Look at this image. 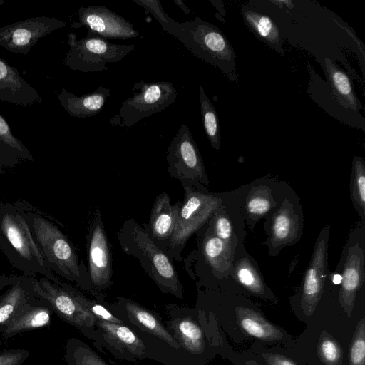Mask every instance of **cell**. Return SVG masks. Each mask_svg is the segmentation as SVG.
Masks as SVG:
<instances>
[{
    "label": "cell",
    "instance_id": "cell-1",
    "mask_svg": "<svg viewBox=\"0 0 365 365\" xmlns=\"http://www.w3.org/2000/svg\"><path fill=\"white\" fill-rule=\"evenodd\" d=\"M158 21L163 30L180 41L192 54L239 82L236 54L229 40L215 25L196 16L192 21H175L158 0H133Z\"/></svg>",
    "mask_w": 365,
    "mask_h": 365
},
{
    "label": "cell",
    "instance_id": "cell-2",
    "mask_svg": "<svg viewBox=\"0 0 365 365\" xmlns=\"http://www.w3.org/2000/svg\"><path fill=\"white\" fill-rule=\"evenodd\" d=\"M41 252L46 267L81 286L88 283L87 271L81 264L75 247L58 227L31 205L16 202Z\"/></svg>",
    "mask_w": 365,
    "mask_h": 365
},
{
    "label": "cell",
    "instance_id": "cell-3",
    "mask_svg": "<svg viewBox=\"0 0 365 365\" xmlns=\"http://www.w3.org/2000/svg\"><path fill=\"white\" fill-rule=\"evenodd\" d=\"M0 250L23 275L62 282L46 266L31 230L15 203L0 204Z\"/></svg>",
    "mask_w": 365,
    "mask_h": 365
},
{
    "label": "cell",
    "instance_id": "cell-4",
    "mask_svg": "<svg viewBox=\"0 0 365 365\" xmlns=\"http://www.w3.org/2000/svg\"><path fill=\"white\" fill-rule=\"evenodd\" d=\"M117 237L122 250L138 259L145 272L163 292L182 296V287L172 259L142 226L128 219L120 227Z\"/></svg>",
    "mask_w": 365,
    "mask_h": 365
},
{
    "label": "cell",
    "instance_id": "cell-5",
    "mask_svg": "<svg viewBox=\"0 0 365 365\" xmlns=\"http://www.w3.org/2000/svg\"><path fill=\"white\" fill-rule=\"evenodd\" d=\"M133 95L123 102L118 113L109 124L113 127L128 128L143 118L160 113L177 98V91L169 81L145 82L133 85Z\"/></svg>",
    "mask_w": 365,
    "mask_h": 365
},
{
    "label": "cell",
    "instance_id": "cell-6",
    "mask_svg": "<svg viewBox=\"0 0 365 365\" xmlns=\"http://www.w3.org/2000/svg\"><path fill=\"white\" fill-rule=\"evenodd\" d=\"M69 51L64 64L72 70L88 73L106 71L109 63H116L135 49L134 45H120L91 32L81 39L70 33L68 35Z\"/></svg>",
    "mask_w": 365,
    "mask_h": 365
},
{
    "label": "cell",
    "instance_id": "cell-7",
    "mask_svg": "<svg viewBox=\"0 0 365 365\" xmlns=\"http://www.w3.org/2000/svg\"><path fill=\"white\" fill-rule=\"evenodd\" d=\"M221 200L192 187H184L173 234L165 252L180 260L181 252L189 238L197 231L220 205Z\"/></svg>",
    "mask_w": 365,
    "mask_h": 365
},
{
    "label": "cell",
    "instance_id": "cell-8",
    "mask_svg": "<svg viewBox=\"0 0 365 365\" xmlns=\"http://www.w3.org/2000/svg\"><path fill=\"white\" fill-rule=\"evenodd\" d=\"M166 160L169 175L181 182L183 187H192L201 191L208 185L205 167L195 141L183 124L171 140Z\"/></svg>",
    "mask_w": 365,
    "mask_h": 365
},
{
    "label": "cell",
    "instance_id": "cell-9",
    "mask_svg": "<svg viewBox=\"0 0 365 365\" xmlns=\"http://www.w3.org/2000/svg\"><path fill=\"white\" fill-rule=\"evenodd\" d=\"M34 296L42 299L63 319L82 331H92L97 319L74 297L71 287L41 277H31Z\"/></svg>",
    "mask_w": 365,
    "mask_h": 365
},
{
    "label": "cell",
    "instance_id": "cell-10",
    "mask_svg": "<svg viewBox=\"0 0 365 365\" xmlns=\"http://www.w3.org/2000/svg\"><path fill=\"white\" fill-rule=\"evenodd\" d=\"M88 283L106 289L113 282L112 255L101 212L95 213L86 235Z\"/></svg>",
    "mask_w": 365,
    "mask_h": 365
},
{
    "label": "cell",
    "instance_id": "cell-11",
    "mask_svg": "<svg viewBox=\"0 0 365 365\" xmlns=\"http://www.w3.org/2000/svg\"><path fill=\"white\" fill-rule=\"evenodd\" d=\"M66 26L55 17L36 16L0 27V46L16 53L26 54L41 38Z\"/></svg>",
    "mask_w": 365,
    "mask_h": 365
},
{
    "label": "cell",
    "instance_id": "cell-12",
    "mask_svg": "<svg viewBox=\"0 0 365 365\" xmlns=\"http://www.w3.org/2000/svg\"><path fill=\"white\" fill-rule=\"evenodd\" d=\"M78 21L71 27H86L91 32L108 39L126 40L139 36L134 26L123 16L104 6H81L78 11Z\"/></svg>",
    "mask_w": 365,
    "mask_h": 365
},
{
    "label": "cell",
    "instance_id": "cell-13",
    "mask_svg": "<svg viewBox=\"0 0 365 365\" xmlns=\"http://www.w3.org/2000/svg\"><path fill=\"white\" fill-rule=\"evenodd\" d=\"M327 236L328 230L324 229L318 237L304 276L301 304L303 312L307 316L314 311L323 290L326 278Z\"/></svg>",
    "mask_w": 365,
    "mask_h": 365
},
{
    "label": "cell",
    "instance_id": "cell-14",
    "mask_svg": "<svg viewBox=\"0 0 365 365\" xmlns=\"http://www.w3.org/2000/svg\"><path fill=\"white\" fill-rule=\"evenodd\" d=\"M180 202L172 204L168 194L158 195L154 201L147 229L153 241L164 252L176 224Z\"/></svg>",
    "mask_w": 365,
    "mask_h": 365
},
{
    "label": "cell",
    "instance_id": "cell-15",
    "mask_svg": "<svg viewBox=\"0 0 365 365\" xmlns=\"http://www.w3.org/2000/svg\"><path fill=\"white\" fill-rule=\"evenodd\" d=\"M0 101L27 107L42 102L40 93L0 57Z\"/></svg>",
    "mask_w": 365,
    "mask_h": 365
},
{
    "label": "cell",
    "instance_id": "cell-16",
    "mask_svg": "<svg viewBox=\"0 0 365 365\" xmlns=\"http://www.w3.org/2000/svg\"><path fill=\"white\" fill-rule=\"evenodd\" d=\"M42 299L33 297L2 327L1 336L12 337L27 330L48 325L51 309Z\"/></svg>",
    "mask_w": 365,
    "mask_h": 365
},
{
    "label": "cell",
    "instance_id": "cell-17",
    "mask_svg": "<svg viewBox=\"0 0 365 365\" xmlns=\"http://www.w3.org/2000/svg\"><path fill=\"white\" fill-rule=\"evenodd\" d=\"M56 94L61 105L70 115L83 118L98 114L110 96V91L101 86L90 93L78 96L63 88Z\"/></svg>",
    "mask_w": 365,
    "mask_h": 365
},
{
    "label": "cell",
    "instance_id": "cell-18",
    "mask_svg": "<svg viewBox=\"0 0 365 365\" xmlns=\"http://www.w3.org/2000/svg\"><path fill=\"white\" fill-rule=\"evenodd\" d=\"M341 277L339 300L346 312L349 314L354 303L356 293L364 278V255L357 244L349 251Z\"/></svg>",
    "mask_w": 365,
    "mask_h": 365
},
{
    "label": "cell",
    "instance_id": "cell-19",
    "mask_svg": "<svg viewBox=\"0 0 365 365\" xmlns=\"http://www.w3.org/2000/svg\"><path fill=\"white\" fill-rule=\"evenodd\" d=\"M96 327L103 339L119 352L140 359L144 354L143 341L128 327L123 324L97 319Z\"/></svg>",
    "mask_w": 365,
    "mask_h": 365
},
{
    "label": "cell",
    "instance_id": "cell-20",
    "mask_svg": "<svg viewBox=\"0 0 365 365\" xmlns=\"http://www.w3.org/2000/svg\"><path fill=\"white\" fill-rule=\"evenodd\" d=\"M241 14L246 24L258 39L276 52L284 54L281 31L269 16L247 6L241 9Z\"/></svg>",
    "mask_w": 365,
    "mask_h": 365
},
{
    "label": "cell",
    "instance_id": "cell-21",
    "mask_svg": "<svg viewBox=\"0 0 365 365\" xmlns=\"http://www.w3.org/2000/svg\"><path fill=\"white\" fill-rule=\"evenodd\" d=\"M33 160L29 150L13 134L7 121L0 114V172Z\"/></svg>",
    "mask_w": 365,
    "mask_h": 365
},
{
    "label": "cell",
    "instance_id": "cell-22",
    "mask_svg": "<svg viewBox=\"0 0 365 365\" xmlns=\"http://www.w3.org/2000/svg\"><path fill=\"white\" fill-rule=\"evenodd\" d=\"M34 296L31 277L17 275L15 281L0 296L1 328Z\"/></svg>",
    "mask_w": 365,
    "mask_h": 365
},
{
    "label": "cell",
    "instance_id": "cell-23",
    "mask_svg": "<svg viewBox=\"0 0 365 365\" xmlns=\"http://www.w3.org/2000/svg\"><path fill=\"white\" fill-rule=\"evenodd\" d=\"M121 302L129 319L140 329L164 341L173 348H180V344L151 312L130 300L121 299Z\"/></svg>",
    "mask_w": 365,
    "mask_h": 365
},
{
    "label": "cell",
    "instance_id": "cell-24",
    "mask_svg": "<svg viewBox=\"0 0 365 365\" xmlns=\"http://www.w3.org/2000/svg\"><path fill=\"white\" fill-rule=\"evenodd\" d=\"M324 61L326 76L336 100L344 108L361 109L362 105L348 75L332 60L325 58Z\"/></svg>",
    "mask_w": 365,
    "mask_h": 365
},
{
    "label": "cell",
    "instance_id": "cell-25",
    "mask_svg": "<svg viewBox=\"0 0 365 365\" xmlns=\"http://www.w3.org/2000/svg\"><path fill=\"white\" fill-rule=\"evenodd\" d=\"M236 315L242 329L252 336L264 341H275L282 337L279 329L251 309L237 307Z\"/></svg>",
    "mask_w": 365,
    "mask_h": 365
},
{
    "label": "cell",
    "instance_id": "cell-26",
    "mask_svg": "<svg viewBox=\"0 0 365 365\" xmlns=\"http://www.w3.org/2000/svg\"><path fill=\"white\" fill-rule=\"evenodd\" d=\"M228 242L218 238L213 233H209L204 239L202 246L204 257L216 272H225L230 268V247Z\"/></svg>",
    "mask_w": 365,
    "mask_h": 365
},
{
    "label": "cell",
    "instance_id": "cell-27",
    "mask_svg": "<svg viewBox=\"0 0 365 365\" xmlns=\"http://www.w3.org/2000/svg\"><path fill=\"white\" fill-rule=\"evenodd\" d=\"M175 334L183 348L192 354H200L205 343L201 329L192 319L185 317L173 325Z\"/></svg>",
    "mask_w": 365,
    "mask_h": 365
},
{
    "label": "cell",
    "instance_id": "cell-28",
    "mask_svg": "<svg viewBox=\"0 0 365 365\" xmlns=\"http://www.w3.org/2000/svg\"><path fill=\"white\" fill-rule=\"evenodd\" d=\"M199 91L203 128L211 145L218 150L220 144V127L218 116L202 86H199Z\"/></svg>",
    "mask_w": 365,
    "mask_h": 365
},
{
    "label": "cell",
    "instance_id": "cell-29",
    "mask_svg": "<svg viewBox=\"0 0 365 365\" xmlns=\"http://www.w3.org/2000/svg\"><path fill=\"white\" fill-rule=\"evenodd\" d=\"M297 227L294 214L290 209L282 207L273 217L271 227L272 243L279 245L292 240L297 232Z\"/></svg>",
    "mask_w": 365,
    "mask_h": 365
},
{
    "label": "cell",
    "instance_id": "cell-30",
    "mask_svg": "<svg viewBox=\"0 0 365 365\" xmlns=\"http://www.w3.org/2000/svg\"><path fill=\"white\" fill-rule=\"evenodd\" d=\"M66 359L68 365H108L88 346L76 339L68 343Z\"/></svg>",
    "mask_w": 365,
    "mask_h": 365
},
{
    "label": "cell",
    "instance_id": "cell-31",
    "mask_svg": "<svg viewBox=\"0 0 365 365\" xmlns=\"http://www.w3.org/2000/svg\"><path fill=\"white\" fill-rule=\"evenodd\" d=\"M353 185L352 198L353 200L364 212L365 208V166L363 159L359 157H354L353 160L352 169Z\"/></svg>",
    "mask_w": 365,
    "mask_h": 365
},
{
    "label": "cell",
    "instance_id": "cell-32",
    "mask_svg": "<svg viewBox=\"0 0 365 365\" xmlns=\"http://www.w3.org/2000/svg\"><path fill=\"white\" fill-rule=\"evenodd\" d=\"M236 275L238 281L251 292L262 294L264 287L260 277L255 269L246 261H242L237 265Z\"/></svg>",
    "mask_w": 365,
    "mask_h": 365
},
{
    "label": "cell",
    "instance_id": "cell-33",
    "mask_svg": "<svg viewBox=\"0 0 365 365\" xmlns=\"http://www.w3.org/2000/svg\"><path fill=\"white\" fill-rule=\"evenodd\" d=\"M318 353L326 365H341L342 351L339 343L331 336L327 334L322 336Z\"/></svg>",
    "mask_w": 365,
    "mask_h": 365
},
{
    "label": "cell",
    "instance_id": "cell-34",
    "mask_svg": "<svg viewBox=\"0 0 365 365\" xmlns=\"http://www.w3.org/2000/svg\"><path fill=\"white\" fill-rule=\"evenodd\" d=\"M71 291L80 304L97 319H102L116 324H123V322L120 319L115 317L101 304L88 299L73 287H71Z\"/></svg>",
    "mask_w": 365,
    "mask_h": 365
},
{
    "label": "cell",
    "instance_id": "cell-35",
    "mask_svg": "<svg viewBox=\"0 0 365 365\" xmlns=\"http://www.w3.org/2000/svg\"><path fill=\"white\" fill-rule=\"evenodd\" d=\"M365 324L363 319L356 329L350 349V364L365 365Z\"/></svg>",
    "mask_w": 365,
    "mask_h": 365
},
{
    "label": "cell",
    "instance_id": "cell-36",
    "mask_svg": "<svg viewBox=\"0 0 365 365\" xmlns=\"http://www.w3.org/2000/svg\"><path fill=\"white\" fill-rule=\"evenodd\" d=\"M247 208L250 214L255 216H262L270 210L271 202L267 197L256 194L248 199Z\"/></svg>",
    "mask_w": 365,
    "mask_h": 365
},
{
    "label": "cell",
    "instance_id": "cell-37",
    "mask_svg": "<svg viewBox=\"0 0 365 365\" xmlns=\"http://www.w3.org/2000/svg\"><path fill=\"white\" fill-rule=\"evenodd\" d=\"M214 235L223 241L229 242L232 228L230 220L224 215H218L214 221Z\"/></svg>",
    "mask_w": 365,
    "mask_h": 365
},
{
    "label": "cell",
    "instance_id": "cell-38",
    "mask_svg": "<svg viewBox=\"0 0 365 365\" xmlns=\"http://www.w3.org/2000/svg\"><path fill=\"white\" fill-rule=\"evenodd\" d=\"M29 355L24 349L5 351L0 354V365H21Z\"/></svg>",
    "mask_w": 365,
    "mask_h": 365
},
{
    "label": "cell",
    "instance_id": "cell-39",
    "mask_svg": "<svg viewBox=\"0 0 365 365\" xmlns=\"http://www.w3.org/2000/svg\"><path fill=\"white\" fill-rule=\"evenodd\" d=\"M269 365H297L292 360L281 355H272L267 359Z\"/></svg>",
    "mask_w": 365,
    "mask_h": 365
},
{
    "label": "cell",
    "instance_id": "cell-40",
    "mask_svg": "<svg viewBox=\"0 0 365 365\" xmlns=\"http://www.w3.org/2000/svg\"><path fill=\"white\" fill-rule=\"evenodd\" d=\"M16 277L17 275L0 274V293L4 288L11 285L15 281Z\"/></svg>",
    "mask_w": 365,
    "mask_h": 365
},
{
    "label": "cell",
    "instance_id": "cell-41",
    "mask_svg": "<svg viewBox=\"0 0 365 365\" xmlns=\"http://www.w3.org/2000/svg\"><path fill=\"white\" fill-rule=\"evenodd\" d=\"M175 3L182 10V11L186 14H190L191 11L190 9L185 5L184 1L182 0H175Z\"/></svg>",
    "mask_w": 365,
    "mask_h": 365
},
{
    "label": "cell",
    "instance_id": "cell-42",
    "mask_svg": "<svg viewBox=\"0 0 365 365\" xmlns=\"http://www.w3.org/2000/svg\"><path fill=\"white\" fill-rule=\"evenodd\" d=\"M272 3L276 4H284L289 9L293 7V2L292 1H271Z\"/></svg>",
    "mask_w": 365,
    "mask_h": 365
},
{
    "label": "cell",
    "instance_id": "cell-43",
    "mask_svg": "<svg viewBox=\"0 0 365 365\" xmlns=\"http://www.w3.org/2000/svg\"><path fill=\"white\" fill-rule=\"evenodd\" d=\"M332 281L335 284H341L342 281L341 275L339 274H334Z\"/></svg>",
    "mask_w": 365,
    "mask_h": 365
},
{
    "label": "cell",
    "instance_id": "cell-44",
    "mask_svg": "<svg viewBox=\"0 0 365 365\" xmlns=\"http://www.w3.org/2000/svg\"><path fill=\"white\" fill-rule=\"evenodd\" d=\"M5 4V1L4 0H0V6Z\"/></svg>",
    "mask_w": 365,
    "mask_h": 365
}]
</instances>
